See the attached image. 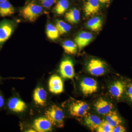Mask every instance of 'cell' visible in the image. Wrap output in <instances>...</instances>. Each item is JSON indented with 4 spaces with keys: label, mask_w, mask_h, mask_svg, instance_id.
<instances>
[{
    "label": "cell",
    "mask_w": 132,
    "mask_h": 132,
    "mask_svg": "<svg viewBox=\"0 0 132 132\" xmlns=\"http://www.w3.org/2000/svg\"><path fill=\"white\" fill-rule=\"evenodd\" d=\"M45 114L53 126L60 128L64 127L65 114L60 108L53 105L45 111Z\"/></svg>",
    "instance_id": "1"
},
{
    "label": "cell",
    "mask_w": 132,
    "mask_h": 132,
    "mask_svg": "<svg viewBox=\"0 0 132 132\" xmlns=\"http://www.w3.org/2000/svg\"><path fill=\"white\" fill-rule=\"evenodd\" d=\"M42 8L36 3H29L22 9V15L23 18L28 21L33 22L36 20L42 12Z\"/></svg>",
    "instance_id": "2"
},
{
    "label": "cell",
    "mask_w": 132,
    "mask_h": 132,
    "mask_svg": "<svg viewBox=\"0 0 132 132\" xmlns=\"http://www.w3.org/2000/svg\"><path fill=\"white\" fill-rule=\"evenodd\" d=\"M90 109V106L87 103L80 101L73 102L69 107L70 114L77 117H85Z\"/></svg>",
    "instance_id": "3"
},
{
    "label": "cell",
    "mask_w": 132,
    "mask_h": 132,
    "mask_svg": "<svg viewBox=\"0 0 132 132\" xmlns=\"http://www.w3.org/2000/svg\"><path fill=\"white\" fill-rule=\"evenodd\" d=\"M81 90L86 96L95 93L98 89V84L93 78L87 77L84 78L80 83Z\"/></svg>",
    "instance_id": "4"
},
{
    "label": "cell",
    "mask_w": 132,
    "mask_h": 132,
    "mask_svg": "<svg viewBox=\"0 0 132 132\" xmlns=\"http://www.w3.org/2000/svg\"><path fill=\"white\" fill-rule=\"evenodd\" d=\"M87 69L93 75L100 76L105 72V66L104 62L98 59H93L88 62Z\"/></svg>",
    "instance_id": "5"
},
{
    "label": "cell",
    "mask_w": 132,
    "mask_h": 132,
    "mask_svg": "<svg viewBox=\"0 0 132 132\" xmlns=\"http://www.w3.org/2000/svg\"><path fill=\"white\" fill-rule=\"evenodd\" d=\"M60 72L64 79H72L75 76L73 63L71 60L65 59L62 61L60 66Z\"/></svg>",
    "instance_id": "6"
},
{
    "label": "cell",
    "mask_w": 132,
    "mask_h": 132,
    "mask_svg": "<svg viewBox=\"0 0 132 132\" xmlns=\"http://www.w3.org/2000/svg\"><path fill=\"white\" fill-rule=\"evenodd\" d=\"M53 126L46 117H40L34 121L33 127L36 132H46L52 131Z\"/></svg>",
    "instance_id": "7"
},
{
    "label": "cell",
    "mask_w": 132,
    "mask_h": 132,
    "mask_svg": "<svg viewBox=\"0 0 132 132\" xmlns=\"http://www.w3.org/2000/svg\"><path fill=\"white\" fill-rule=\"evenodd\" d=\"M49 91L52 93L59 94L64 91V83L59 76H52L48 81Z\"/></svg>",
    "instance_id": "8"
},
{
    "label": "cell",
    "mask_w": 132,
    "mask_h": 132,
    "mask_svg": "<svg viewBox=\"0 0 132 132\" xmlns=\"http://www.w3.org/2000/svg\"><path fill=\"white\" fill-rule=\"evenodd\" d=\"M95 108L99 114L106 115L113 108L112 104L103 98L98 99L94 104Z\"/></svg>",
    "instance_id": "9"
},
{
    "label": "cell",
    "mask_w": 132,
    "mask_h": 132,
    "mask_svg": "<svg viewBox=\"0 0 132 132\" xmlns=\"http://www.w3.org/2000/svg\"><path fill=\"white\" fill-rule=\"evenodd\" d=\"M47 98V93L43 88H36L34 91L33 100L37 105L44 106L46 103Z\"/></svg>",
    "instance_id": "10"
},
{
    "label": "cell",
    "mask_w": 132,
    "mask_h": 132,
    "mask_svg": "<svg viewBox=\"0 0 132 132\" xmlns=\"http://www.w3.org/2000/svg\"><path fill=\"white\" fill-rule=\"evenodd\" d=\"M8 106L11 111L16 113L23 112L27 108L25 102L16 97L10 99L8 103Z\"/></svg>",
    "instance_id": "11"
},
{
    "label": "cell",
    "mask_w": 132,
    "mask_h": 132,
    "mask_svg": "<svg viewBox=\"0 0 132 132\" xmlns=\"http://www.w3.org/2000/svg\"><path fill=\"white\" fill-rule=\"evenodd\" d=\"M99 0H88L84 5V11L87 16L97 14L100 9Z\"/></svg>",
    "instance_id": "12"
},
{
    "label": "cell",
    "mask_w": 132,
    "mask_h": 132,
    "mask_svg": "<svg viewBox=\"0 0 132 132\" xmlns=\"http://www.w3.org/2000/svg\"><path fill=\"white\" fill-rule=\"evenodd\" d=\"M93 38V35L91 33L82 32L76 36L75 41L79 48L81 49L89 44Z\"/></svg>",
    "instance_id": "13"
},
{
    "label": "cell",
    "mask_w": 132,
    "mask_h": 132,
    "mask_svg": "<svg viewBox=\"0 0 132 132\" xmlns=\"http://www.w3.org/2000/svg\"><path fill=\"white\" fill-rule=\"evenodd\" d=\"M126 87L125 82L121 81H116L111 86L109 92L113 97L119 98L122 97L126 90Z\"/></svg>",
    "instance_id": "14"
},
{
    "label": "cell",
    "mask_w": 132,
    "mask_h": 132,
    "mask_svg": "<svg viewBox=\"0 0 132 132\" xmlns=\"http://www.w3.org/2000/svg\"><path fill=\"white\" fill-rule=\"evenodd\" d=\"M13 30V27L8 22H4L0 26V43L8 39L12 35Z\"/></svg>",
    "instance_id": "15"
},
{
    "label": "cell",
    "mask_w": 132,
    "mask_h": 132,
    "mask_svg": "<svg viewBox=\"0 0 132 132\" xmlns=\"http://www.w3.org/2000/svg\"><path fill=\"white\" fill-rule=\"evenodd\" d=\"M102 121L100 118L95 115L89 114L85 116V125L92 131L97 129Z\"/></svg>",
    "instance_id": "16"
},
{
    "label": "cell",
    "mask_w": 132,
    "mask_h": 132,
    "mask_svg": "<svg viewBox=\"0 0 132 132\" xmlns=\"http://www.w3.org/2000/svg\"><path fill=\"white\" fill-rule=\"evenodd\" d=\"M14 13L13 6L7 1L0 3V15L2 17L10 16Z\"/></svg>",
    "instance_id": "17"
},
{
    "label": "cell",
    "mask_w": 132,
    "mask_h": 132,
    "mask_svg": "<svg viewBox=\"0 0 132 132\" xmlns=\"http://www.w3.org/2000/svg\"><path fill=\"white\" fill-rule=\"evenodd\" d=\"M106 115V120L113 127L122 123L121 119L116 111H111Z\"/></svg>",
    "instance_id": "18"
},
{
    "label": "cell",
    "mask_w": 132,
    "mask_h": 132,
    "mask_svg": "<svg viewBox=\"0 0 132 132\" xmlns=\"http://www.w3.org/2000/svg\"><path fill=\"white\" fill-rule=\"evenodd\" d=\"M80 12L76 9H73L66 13L65 17L67 20L71 24L78 23L80 20Z\"/></svg>",
    "instance_id": "19"
},
{
    "label": "cell",
    "mask_w": 132,
    "mask_h": 132,
    "mask_svg": "<svg viewBox=\"0 0 132 132\" xmlns=\"http://www.w3.org/2000/svg\"><path fill=\"white\" fill-rule=\"evenodd\" d=\"M102 21L99 17H93L87 22V26L88 28L94 32L99 31L102 27Z\"/></svg>",
    "instance_id": "20"
},
{
    "label": "cell",
    "mask_w": 132,
    "mask_h": 132,
    "mask_svg": "<svg viewBox=\"0 0 132 132\" xmlns=\"http://www.w3.org/2000/svg\"><path fill=\"white\" fill-rule=\"evenodd\" d=\"M62 47L64 52L67 54H75L77 52V46L76 43L70 40H67L63 43Z\"/></svg>",
    "instance_id": "21"
},
{
    "label": "cell",
    "mask_w": 132,
    "mask_h": 132,
    "mask_svg": "<svg viewBox=\"0 0 132 132\" xmlns=\"http://www.w3.org/2000/svg\"><path fill=\"white\" fill-rule=\"evenodd\" d=\"M69 6V3L67 0H60L55 6V12L57 14H64L68 9Z\"/></svg>",
    "instance_id": "22"
},
{
    "label": "cell",
    "mask_w": 132,
    "mask_h": 132,
    "mask_svg": "<svg viewBox=\"0 0 132 132\" xmlns=\"http://www.w3.org/2000/svg\"><path fill=\"white\" fill-rule=\"evenodd\" d=\"M46 33L48 38L52 40L56 39L60 35L56 27L51 24H48L47 26Z\"/></svg>",
    "instance_id": "23"
},
{
    "label": "cell",
    "mask_w": 132,
    "mask_h": 132,
    "mask_svg": "<svg viewBox=\"0 0 132 132\" xmlns=\"http://www.w3.org/2000/svg\"><path fill=\"white\" fill-rule=\"evenodd\" d=\"M56 27L58 29L60 35H63L70 31L71 26L62 20H57L56 21Z\"/></svg>",
    "instance_id": "24"
},
{
    "label": "cell",
    "mask_w": 132,
    "mask_h": 132,
    "mask_svg": "<svg viewBox=\"0 0 132 132\" xmlns=\"http://www.w3.org/2000/svg\"><path fill=\"white\" fill-rule=\"evenodd\" d=\"M113 128L106 120H104L102 121L96 130L98 132H112Z\"/></svg>",
    "instance_id": "25"
},
{
    "label": "cell",
    "mask_w": 132,
    "mask_h": 132,
    "mask_svg": "<svg viewBox=\"0 0 132 132\" xmlns=\"http://www.w3.org/2000/svg\"><path fill=\"white\" fill-rule=\"evenodd\" d=\"M57 1V0H41V3L44 7L48 8L51 7Z\"/></svg>",
    "instance_id": "26"
},
{
    "label": "cell",
    "mask_w": 132,
    "mask_h": 132,
    "mask_svg": "<svg viewBox=\"0 0 132 132\" xmlns=\"http://www.w3.org/2000/svg\"><path fill=\"white\" fill-rule=\"evenodd\" d=\"M126 131L125 127L120 124L114 127L112 132H124Z\"/></svg>",
    "instance_id": "27"
},
{
    "label": "cell",
    "mask_w": 132,
    "mask_h": 132,
    "mask_svg": "<svg viewBox=\"0 0 132 132\" xmlns=\"http://www.w3.org/2000/svg\"><path fill=\"white\" fill-rule=\"evenodd\" d=\"M127 94L130 100L132 102V85H130L128 87Z\"/></svg>",
    "instance_id": "28"
},
{
    "label": "cell",
    "mask_w": 132,
    "mask_h": 132,
    "mask_svg": "<svg viewBox=\"0 0 132 132\" xmlns=\"http://www.w3.org/2000/svg\"><path fill=\"white\" fill-rule=\"evenodd\" d=\"M4 104V100L3 97L0 95V108H1Z\"/></svg>",
    "instance_id": "29"
},
{
    "label": "cell",
    "mask_w": 132,
    "mask_h": 132,
    "mask_svg": "<svg viewBox=\"0 0 132 132\" xmlns=\"http://www.w3.org/2000/svg\"><path fill=\"white\" fill-rule=\"evenodd\" d=\"M111 0H99V2L102 3H108Z\"/></svg>",
    "instance_id": "30"
},
{
    "label": "cell",
    "mask_w": 132,
    "mask_h": 132,
    "mask_svg": "<svg viewBox=\"0 0 132 132\" xmlns=\"http://www.w3.org/2000/svg\"><path fill=\"white\" fill-rule=\"evenodd\" d=\"M7 0H0V3L4 2L6 1Z\"/></svg>",
    "instance_id": "31"
}]
</instances>
